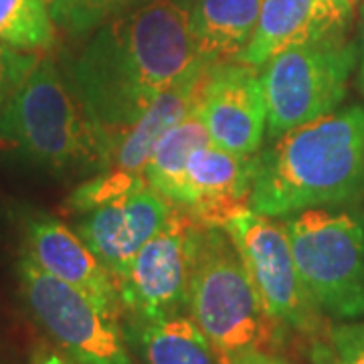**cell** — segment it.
Masks as SVG:
<instances>
[{
	"label": "cell",
	"instance_id": "26",
	"mask_svg": "<svg viewBox=\"0 0 364 364\" xmlns=\"http://www.w3.org/2000/svg\"><path fill=\"white\" fill-rule=\"evenodd\" d=\"M356 85L364 97V4L360 11V41H358V63H356Z\"/></svg>",
	"mask_w": 364,
	"mask_h": 364
},
{
	"label": "cell",
	"instance_id": "27",
	"mask_svg": "<svg viewBox=\"0 0 364 364\" xmlns=\"http://www.w3.org/2000/svg\"><path fill=\"white\" fill-rule=\"evenodd\" d=\"M35 364H65V360H63L57 352L41 350L39 354L35 356Z\"/></svg>",
	"mask_w": 364,
	"mask_h": 364
},
{
	"label": "cell",
	"instance_id": "7",
	"mask_svg": "<svg viewBox=\"0 0 364 364\" xmlns=\"http://www.w3.org/2000/svg\"><path fill=\"white\" fill-rule=\"evenodd\" d=\"M31 316L77 364H136L119 318L105 314L77 287L53 277L26 255L16 263Z\"/></svg>",
	"mask_w": 364,
	"mask_h": 364
},
{
	"label": "cell",
	"instance_id": "5",
	"mask_svg": "<svg viewBox=\"0 0 364 364\" xmlns=\"http://www.w3.org/2000/svg\"><path fill=\"white\" fill-rule=\"evenodd\" d=\"M301 282L324 318H364V210L306 208L282 219Z\"/></svg>",
	"mask_w": 364,
	"mask_h": 364
},
{
	"label": "cell",
	"instance_id": "25",
	"mask_svg": "<svg viewBox=\"0 0 364 364\" xmlns=\"http://www.w3.org/2000/svg\"><path fill=\"white\" fill-rule=\"evenodd\" d=\"M233 364H287L284 358L275 356L273 352H249L245 356L237 358Z\"/></svg>",
	"mask_w": 364,
	"mask_h": 364
},
{
	"label": "cell",
	"instance_id": "2",
	"mask_svg": "<svg viewBox=\"0 0 364 364\" xmlns=\"http://www.w3.org/2000/svg\"><path fill=\"white\" fill-rule=\"evenodd\" d=\"M364 196V105H350L273 140L253 158L249 208L273 219Z\"/></svg>",
	"mask_w": 364,
	"mask_h": 364
},
{
	"label": "cell",
	"instance_id": "3",
	"mask_svg": "<svg viewBox=\"0 0 364 364\" xmlns=\"http://www.w3.org/2000/svg\"><path fill=\"white\" fill-rule=\"evenodd\" d=\"M188 316L227 364L249 352H269L286 332L265 312L229 233L223 227L200 223L196 229Z\"/></svg>",
	"mask_w": 364,
	"mask_h": 364
},
{
	"label": "cell",
	"instance_id": "17",
	"mask_svg": "<svg viewBox=\"0 0 364 364\" xmlns=\"http://www.w3.org/2000/svg\"><path fill=\"white\" fill-rule=\"evenodd\" d=\"M126 338L144 364H227L186 314L160 320H130Z\"/></svg>",
	"mask_w": 364,
	"mask_h": 364
},
{
	"label": "cell",
	"instance_id": "28",
	"mask_svg": "<svg viewBox=\"0 0 364 364\" xmlns=\"http://www.w3.org/2000/svg\"><path fill=\"white\" fill-rule=\"evenodd\" d=\"M0 148H9V144L4 142V140H0Z\"/></svg>",
	"mask_w": 364,
	"mask_h": 364
},
{
	"label": "cell",
	"instance_id": "19",
	"mask_svg": "<svg viewBox=\"0 0 364 364\" xmlns=\"http://www.w3.org/2000/svg\"><path fill=\"white\" fill-rule=\"evenodd\" d=\"M49 0H0V43L35 53L55 43Z\"/></svg>",
	"mask_w": 364,
	"mask_h": 364
},
{
	"label": "cell",
	"instance_id": "13",
	"mask_svg": "<svg viewBox=\"0 0 364 364\" xmlns=\"http://www.w3.org/2000/svg\"><path fill=\"white\" fill-rule=\"evenodd\" d=\"M350 0H263L257 26L237 61L261 69L289 47L346 37Z\"/></svg>",
	"mask_w": 364,
	"mask_h": 364
},
{
	"label": "cell",
	"instance_id": "12",
	"mask_svg": "<svg viewBox=\"0 0 364 364\" xmlns=\"http://www.w3.org/2000/svg\"><path fill=\"white\" fill-rule=\"evenodd\" d=\"M176 205L150 184L81 215L75 231L117 279L134 257L168 223Z\"/></svg>",
	"mask_w": 364,
	"mask_h": 364
},
{
	"label": "cell",
	"instance_id": "29",
	"mask_svg": "<svg viewBox=\"0 0 364 364\" xmlns=\"http://www.w3.org/2000/svg\"><path fill=\"white\" fill-rule=\"evenodd\" d=\"M51 2H53V0H49V4H51Z\"/></svg>",
	"mask_w": 364,
	"mask_h": 364
},
{
	"label": "cell",
	"instance_id": "10",
	"mask_svg": "<svg viewBox=\"0 0 364 364\" xmlns=\"http://www.w3.org/2000/svg\"><path fill=\"white\" fill-rule=\"evenodd\" d=\"M257 71L241 61L208 65L196 100L210 142L239 156H255L267 136V104Z\"/></svg>",
	"mask_w": 364,
	"mask_h": 364
},
{
	"label": "cell",
	"instance_id": "14",
	"mask_svg": "<svg viewBox=\"0 0 364 364\" xmlns=\"http://www.w3.org/2000/svg\"><path fill=\"white\" fill-rule=\"evenodd\" d=\"M253 158L221 150L213 142L198 146L186 166L178 207L200 225L225 229L249 208Z\"/></svg>",
	"mask_w": 364,
	"mask_h": 364
},
{
	"label": "cell",
	"instance_id": "24",
	"mask_svg": "<svg viewBox=\"0 0 364 364\" xmlns=\"http://www.w3.org/2000/svg\"><path fill=\"white\" fill-rule=\"evenodd\" d=\"M312 363L314 364H342L338 358H336L334 350L330 348L328 340H326V342H314Z\"/></svg>",
	"mask_w": 364,
	"mask_h": 364
},
{
	"label": "cell",
	"instance_id": "4",
	"mask_svg": "<svg viewBox=\"0 0 364 364\" xmlns=\"http://www.w3.org/2000/svg\"><path fill=\"white\" fill-rule=\"evenodd\" d=\"M0 140L53 172L102 168V136L51 59H39L2 104Z\"/></svg>",
	"mask_w": 364,
	"mask_h": 364
},
{
	"label": "cell",
	"instance_id": "21",
	"mask_svg": "<svg viewBox=\"0 0 364 364\" xmlns=\"http://www.w3.org/2000/svg\"><path fill=\"white\" fill-rule=\"evenodd\" d=\"M144 2L148 0H53L49 6L53 21L73 35H85Z\"/></svg>",
	"mask_w": 364,
	"mask_h": 364
},
{
	"label": "cell",
	"instance_id": "11",
	"mask_svg": "<svg viewBox=\"0 0 364 364\" xmlns=\"http://www.w3.org/2000/svg\"><path fill=\"white\" fill-rule=\"evenodd\" d=\"M23 255L43 272L77 287L105 314L119 318L122 301L114 275L77 231L45 213L23 217Z\"/></svg>",
	"mask_w": 364,
	"mask_h": 364
},
{
	"label": "cell",
	"instance_id": "1",
	"mask_svg": "<svg viewBox=\"0 0 364 364\" xmlns=\"http://www.w3.org/2000/svg\"><path fill=\"white\" fill-rule=\"evenodd\" d=\"M198 65L191 0H148L93 31L71 83L104 144Z\"/></svg>",
	"mask_w": 364,
	"mask_h": 364
},
{
	"label": "cell",
	"instance_id": "8",
	"mask_svg": "<svg viewBox=\"0 0 364 364\" xmlns=\"http://www.w3.org/2000/svg\"><path fill=\"white\" fill-rule=\"evenodd\" d=\"M225 231L247 267L265 312L284 330L318 336L324 316L301 282L284 223L255 210H243Z\"/></svg>",
	"mask_w": 364,
	"mask_h": 364
},
{
	"label": "cell",
	"instance_id": "15",
	"mask_svg": "<svg viewBox=\"0 0 364 364\" xmlns=\"http://www.w3.org/2000/svg\"><path fill=\"white\" fill-rule=\"evenodd\" d=\"M208 65L191 69L168 90L162 91L150 107L128 128L104 138V158L100 170L144 172L152 150L166 132L186 116L198 100L200 81Z\"/></svg>",
	"mask_w": 364,
	"mask_h": 364
},
{
	"label": "cell",
	"instance_id": "20",
	"mask_svg": "<svg viewBox=\"0 0 364 364\" xmlns=\"http://www.w3.org/2000/svg\"><path fill=\"white\" fill-rule=\"evenodd\" d=\"M148 181L144 172H128V170H100L91 181L79 184L67 198V208L75 215H85L93 208L112 203L119 196L130 195L134 191L146 186Z\"/></svg>",
	"mask_w": 364,
	"mask_h": 364
},
{
	"label": "cell",
	"instance_id": "22",
	"mask_svg": "<svg viewBox=\"0 0 364 364\" xmlns=\"http://www.w3.org/2000/svg\"><path fill=\"white\" fill-rule=\"evenodd\" d=\"M328 344L342 364H364V318L334 326L328 332Z\"/></svg>",
	"mask_w": 364,
	"mask_h": 364
},
{
	"label": "cell",
	"instance_id": "23",
	"mask_svg": "<svg viewBox=\"0 0 364 364\" xmlns=\"http://www.w3.org/2000/svg\"><path fill=\"white\" fill-rule=\"evenodd\" d=\"M37 61V55L18 51L0 43V107Z\"/></svg>",
	"mask_w": 364,
	"mask_h": 364
},
{
	"label": "cell",
	"instance_id": "18",
	"mask_svg": "<svg viewBox=\"0 0 364 364\" xmlns=\"http://www.w3.org/2000/svg\"><path fill=\"white\" fill-rule=\"evenodd\" d=\"M207 142H210V138L195 105L154 146L152 156L144 168L148 184L178 207L184 191L188 160L198 146Z\"/></svg>",
	"mask_w": 364,
	"mask_h": 364
},
{
	"label": "cell",
	"instance_id": "9",
	"mask_svg": "<svg viewBox=\"0 0 364 364\" xmlns=\"http://www.w3.org/2000/svg\"><path fill=\"white\" fill-rule=\"evenodd\" d=\"M198 223L181 207L117 279L122 312L130 320H160L188 312Z\"/></svg>",
	"mask_w": 364,
	"mask_h": 364
},
{
	"label": "cell",
	"instance_id": "6",
	"mask_svg": "<svg viewBox=\"0 0 364 364\" xmlns=\"http://www.w3.org/2000/svg\"><path fill=\"white\" fill-rule=\"evenodd\" d=\"M358 63V43L346 37L289 47L261 67V85L267 104V138L338 109L348 93Z\"/></svg>",
	"mask_w": 364,
	"mask_h": 364
},
{
	"label": "cell",
	"instance_id": "16",
	"mask_svg": "<svg viewBox=\"0 0 364 364\" xmlns=\"http://www.w3.org/2000/svg\"><path fill=\"white\" fill-rule=\"evenodd\" d=\"M263 0H191V33L207 65L237 61L257 26Z\"/></svg>",
	"mask_w": 364,
	"mask_h": 364
}]
</instances>
